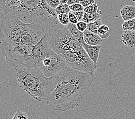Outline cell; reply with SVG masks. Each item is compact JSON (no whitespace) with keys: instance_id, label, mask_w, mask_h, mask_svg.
<instances>
[{"instance_id":"cell-27","label":"cell","mask_w":135,"mask_h":119,"mask_svg":"<svg viewBox=\"0 0 135 119\" xmlns=\"http://www.w3.org/2000/svg\"><path fill=\"white\" fill-rule=\"evenodd\" d=\"M60 3L62 4H67L68 0H59Z\"/></svg>"},{"instance_id":"cell-24","label":"cell","mask_w":135,"mask_h":119,"mask_svg":"<svg viewBox=\"0 0 135 119\" xmlns=\"http://www.w3.org/2000/svg\"><path fill=\"white\" fill-rule=\"evenodd\" d=\"M70 23L73 24H76L79 22L78 20L76 17V16L73 13V12L71 11L69 13Z\"/></svg>"},{"instance_id":"cell-5","label":"cell","mask_w":135,"mask_h":119,"mask_svg":"<svg viewBox=\"0 0 135 119\" xmlns=\"http://www.w3.org/2000/svg\"><path fill=\"white\" fill-rule=\"evenodd\" d=\"M68 67L63 58L54 52L38 64L36 68L39 69L47 77H52L61 70Z\"/></svg>"},{"instance_id":"cell-28","label":"cell","mask_w":135,"mask_h":119,"mask_svg":"<svg viewBox=\"0 0 135 119\" xmlns=\"http://www.w3.org/2000/svg\"><path fill=\"white\" fill-rule=\"evenodd\" d=\"M133 2L135 3V1H134H134H133Z\"/></svg>"},{"instance_id":"cell-6","label":"cell","mask_w":135,"mask_h":119,"mask_svg":"<svg viewBox=\"0 0 135 119\" xmlns=\"http://www.w3.org/2000/svg\"><path fill=\"white\" fill-rule=\"evenodd\" d=\"M53 52L50 43V33H47L33 49L32 59L34 68H36L38 64L44 58L50 56Z\"/></svg>"},{"instance_id":"cell-16","label":"cell","mask_w":135,"mask_h":119,"mask_svg":"<svg viewBox=\"0 0 135 119\" xmlns=\"http://www.w3.org/2000/svg\"><path fill=\"white\" fill-rule=\"evenodd\" d=\"M55 12L56 14L58 15L60 14H69L71 12L69 6L67 4H60L57 8L55 9Z\"/></svg>"},{"instance_id":"cell-19","label":"cell","mask_w":135,"mask_h":119,"mask_svg":"<svg viewBox=\"0 0 135 119\" xmlns=\"http://www.w3.org/2000/svg\"><path fill=\"white\" fill-rule=\"evenodd\" d=\"M12 119H29V117L27 113L22 111H18L13 115Z\"/></svg>"},{"instance_id":"cell-11","label":"cell","mask_w":135,"mask_h":119,"mask_svg":"<svg viewBox=\"0 0 135 119\" xmlns=\"http://www.w3.org/2000/svg\"><path fill=\"white\" fill-rule=\"evenodd\" d=\"M66 28L68 29L70 33L74 37L75 39L78 41L79 43L82 45L83 43H85L84 41V33L83 32L80 31L78 28L76 27V24H73L69 23Z\"/></svg>"},{"instance_id":"cell-17","label":"cell","mask_w":135,"mask_h":119,"mask_svg":"<svg viewBox=\"0 0 135 119\" xmlns=\"http://www.w3.org/2000/svg\"><path fill=\"white\" fill-rule=\"evenodd\" d=\"M58 20L60 23L64 27H67L70 23L69 14L58 15Z\"/></svg>"},{"instance_id":"cell-8","label":"cell","mask_w":135,"mask_h":119,"mask_svg":"<svg viewBox=\"0 0 135 119\" xmlns=\"http://www.w3.org/2000/svg\"><path fill=\"white\" fill-rule=\"evenodd\" d=\"M83 33H84V41L86 44L91 46H101L103 41L97 34L91 33L88 30Z\"/></svg>"},{"instance_id":"cell-3","label":"cell","mask_w":135,"mask_h":119,"mask_svg":"<svg viewBox=\"0 0 135 119\" xmlns=\"http://www.w3.org/2000/svg\"><path fill=\"white\" fill-rule=\"evenodd\" d=\"M0 9L1 12L16 16L25 24L41 25L50 34L65 28L46 0H0Z\"/></svg>"},{"instance_id":"cell-4","label":"cell","mask_w":135,"mask_h":119,"mask_svg":"<svg viewBox=\"0 0 135 119\" xmlns=\"http://www.w3.org/2000/svg\"><path fill=\"white\" fill-rule=\"evenodd\" d=\"M15 76L20 87L38 101H47L55 86V77H47L39 69L18 68Z\"/></svg>"},{"instance_id":"cell-21","label":"cell","mask_w":135,"mask_h":119,"mask_svg":"<svg viewBox=\"0 0 135 119\" xmlns=\"http://www.w3.org/2000/svg\"><path fill=\"white\" fill-rule=\"evenodd\" d=\"M76 25L78 29L81 32H83V33H84V32L88 29V24L83 21H79L78 23L76 24Z\"/></svg>"},{"instance_id":"cell-26","label":"cell","mask_w":135,"mask_h":119,"mask_svg":"<svg viewBox=\"0 0 135 119\" xmlns=\"http://www.w3.org/2000/svg\"><path fill=\"white\" fill-rule=\"evenodd\" d=\"M80 0H68L67 2V5L69 6H71L76 4H79Z\"/></svg>"},{"instance_id":"cell-20","label":"cell","mask_w":135,"mask_h":119,"mask_svg":"<svg viewBox=\"0 0 135 119\" xmlns=\"http://www.w3.org/2000/svg\"><path fill=\"white\" fill-rule=\"evenodd\" d=\"M46 2L48 5L54 10H55L57 6L60 4L59 0H46Z\"/></svg>"},{"instance_id":"cell-13","label":"cell","mask_w":135,"mask_h":119,"mask_svg":"<svg viewBox=\"0 0 135 119\" xmlns=\"http://www.w3.org/2000/svg\"><path fill=\"white\" fill-rule=\"evenodd\" d=\"M110 34L111 30L110 28L107 25L102 24L98 30V36L100 37L102 39H106V38H108L110 36Z\"/></svg>"},{"instance_id":"cell-18","label":"cell","mask_w":135,"mask_h":119,"mask_svg":"<svg viewBox=\"0 0 135 119\" xmlns=\"http://www.w3.org/2000/svg\"><path fill=\"white\" fill-rule=\"evenodd\" d=\"M99 9L97 3H95L94 4L90 5L85 8L84 12L85 13H95L98 11Z\"/></svg>"},{"instance_id":"cell-10","label":"cell","mask_w":135,"mask_h":119,"mask_svg":"<svg viewBox=\"0 0 135 119\" xmlns=\"http://www.w3.org/2000/svg\"><path fill=\"white\" fill-rule=\"evenodd\" d=\"M120 14L124 21L133 20L135 18V6L133 5H125L121 9Z\"/></svg>"},{"instance_id":"cell-23","label":"cell","mask_w":135,"mask_h":119,"mask_svg":"<svg viewBox=\"0 0 135 119\" xmlns=\"http://www.w3.org/2000/svg\"><path fill=\"white\" fill-rule=\"evenodd\" d=\"M96 2L94 0H81V1H79V4L84 8L89 5L94 4Z\"/></svg>"},{"instance_id":"cell-25","label":"cell","mask_w":135,"mask_h":119,"mask_svg":"<svg viewBox=\"0 0 135 119\" xmlns=\"http://www.w3.org/2000/svg\"><path fill=\"white\" fill-rule=\"evenodd\" d=\"M74 15L76 16V17L78 19L79 21H81L83 20V16L85 14L84 11H81V12H73Z\"/></svg>"},{"instance_id":"cell-2","label":"cell","mask_w":135,"mask_h":119,"mask_svg":"<svg viewBox=\"0 0 135 119\" xmlns=\"http://www.w3.org/2000/svg\"><path fill=\"white\" fill-rule=\"evenodd\" d=\"M55 86L47 101L54 111L65 112L76 108L91 88L96 77L67 67L54 76Z\"/></svg>"},{"instance_id":"cell-12","label":"cell","mask_w":135,"mask_h":119,"mask_svg":"<svg viewBox=\"0 0 135 119\" xmlns=\"http://www.w3.org/2000/svg\"><path fill=\"white\" fill-rule=\"evenodd\" d=\"M102 15V12L100 9H99L98 11L95 13H85L82 21L88 24L95 21L101 20Z\"/></svg>"},{"instance_id":"cell-7","label":"cell","mask_w":135,"mask_h":119,"mask_svg":"<svg viewBox=\"0 0 135 119\" xmlns=\"http://www.w3.org/2000/svg\"><path fill=\"white\" fill-rule=\"evenodd\" d=\"M82 46L84 48L85 50L88 54L90 59L92 60V61L96 65H97L98 60L99 56V53H100V50L101 49V46H91L86 44L85 43H83L82 45Z\"/></svg>"},{"instance_id":"cell-14","label":"cell","mask_w":135,"mask_h":119,"mask_svg":"<svg viewBox=\"0 0 135 119\" xmlns=\"http://www.w3.org/2000/svg\"><path fill=\"white\" fill-rule=\"evenodd\" d=\"M102 25V22L101 20H97L94 22H93L91 23L88 24V30L91 32V33L97 34L99 28Z\"/></svg>"},{"instance_id":"cell-9","label":"cell","mask_w":135,"mask_h":119,"mask_svg":"<svg viewBox=\"0 0 135 119\" xmlns=\"http://www.w3.org/2000/svg\"><path fill=\"white\" fill-rule=\"evenodd\" d=\"M121 40L125 46L129 48H135V32L124 31Z\"/></svg>"},{"instance_id":"cell-15","label":"cell","mask_w":135,"mask_h":119,"mask_svg":"<svg viewBox=\"0 0 135 119\" xmlns=\"http://www.w3.org/2000/svg\"><path fill=\"white\" fill-rule=\"evenodd\" d=\"M124 31H133L135 32V18L133 20L124 21L122 25Z\"/></svg>"},{"instance_id":"cell-22","label":"cell","mask_w":135,"mask_h":119,"mask_svg":"<svg viewBox=\"0 0 135 119\" xmlns=\"http://www.w3.org/2000/svg\"><path fill=\"white\" fill-rule=\"evenodd\" d=\"M69 8L70 9L71 11L73 12L84 11V8H83L80 4H76L69 6Z\"/></svg>"},{"instance_id":"cell-1","label":"cell","mask_w":135,"mask_h":119,"mask_svg":"<svg viewBox=\"0 0 135 119\" xmlns=\"http://www.w3.org/2000/svg\"><path fill=\"white\" fill-rule=\"evenodd\" d=\"M47 33L41 25L25 24L1 12L0 48L6 62L14 69L34 68L33 49Z\"/></svg>"}]
</instances>
